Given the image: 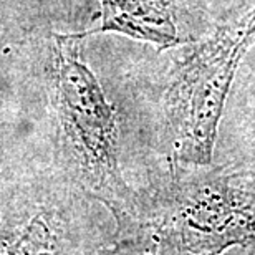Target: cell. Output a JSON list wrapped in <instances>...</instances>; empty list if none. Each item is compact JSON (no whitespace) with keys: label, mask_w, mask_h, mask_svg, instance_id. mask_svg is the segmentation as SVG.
<instances>
[{"label":"cell","mask_w":255,"mask_h":255,"mask_svg":"<svg viewBox=\"0 0 255 255\" xmlns=\"http://www.w3.org/2000/svg\"><path fill=\"white\" fill-rule=\"evenodd\" d=\"M100 22L81 32L85 38L120 33L161 52L197 40V0H100Z\"/></svg>","instance_id":"277c9868"},{"label":"cell","mask_w":255,"mask_h":255,"mask_svg":"<svg viewBox=\"0 0 255 255\" xmlns=\"http://www.w3.org/2000/svg\"><path fill=\"white\" fill-rule=\"evenodd\" d=\"M75 186L53 167L0 194V255H66Z\"/></svg>","instance_id":"3957f363"},{"label":"cell","mask_w":255,"mask_h":255,"mask_svg":"<svg viewBox=\"0 0 255 255\" xmlns=\"http://www.w3.org/2000/svg\"><path fill=\"white\" fill-rule=\"evenodd\" d=\"M81 32H50L42 48V81L53 129V167L70 184L121 204L116 116L83 60Z\"/></svg>","instance_id":"6da1fadb"},{"label":"cell","mask_w":255,"mask_h":255,"mask_svg":"<svg viewBox=\"0 0 255 255\" xmlns=\"http://www.w3.org/2000/svg\"><path fill=\"white\" fill-rule=\"evenodd\" d=\"M255 45V7L182 45L164 93V110L184 154L207 157L242 60Z\"/></svg>","instance_id":"7a4b0ae2"}]
</instances>
